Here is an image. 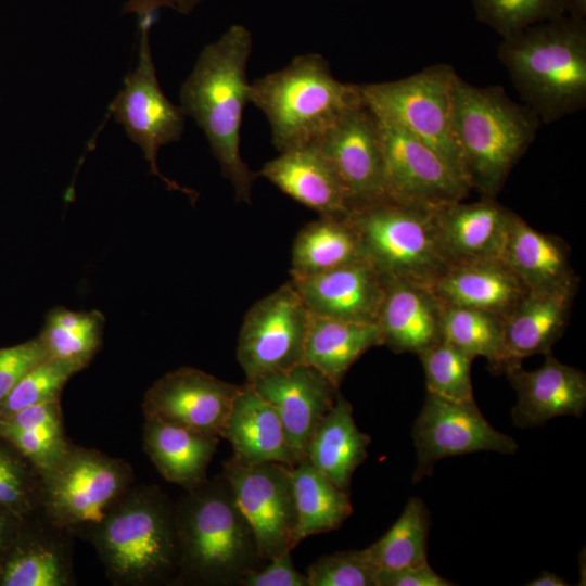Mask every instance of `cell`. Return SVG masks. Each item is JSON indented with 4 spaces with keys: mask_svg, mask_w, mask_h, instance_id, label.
Listing matches in <instances>:
<instances>
[{
    "mask_svg": "<svg viewBox=\"0 0 586 586\" xmlns=\"http://www.w3.org/2000/svg\"><path fill=\"white\" fill-rule=\"evenodd\" d=\"M430 524V513L423 500L409 498L392 527L367 548L378 571H394L428 563Z\"/></svg>",
    "mask_w": 586,
    "mask_h": 586,
    "instance_id": "35",
    "label": "cell"
},
{
    "mask_svg": "<svg viewBox=\"0 0 586 586\" xmlns=\"http://www.w3.org/2000/svg\"><path fill=\"white\" fill-rule=\"evenodd\" d=\"M310 315L377 322L384 277L366 259L305 277H291Z\"/></svg>",
    "mask_w": 586,
    "mask_h": 586,
    "instance_id": "19",
    "label": "cell"
},
{
    "mask_svg": "<svg viewBox=\"0 0 586 586\" xmlns=\"http://www.w3.org/2000/svg\"><path fill=\"white\" fill-rule=\"evenodd\" d=\"M431 289L442 305L480 309L504 318L527 292L501 259L450 266Z\"/></svg>",
    "mask_w": 586,
    "mask_h": 586,
    "instance_id": "27",
    "label": "cell"
},
{
    "mask_svg": "<svg viewBox=\"0 0 586 586\" xmlns=\"http://www.w3.org/2000/svg\"><path fill=\"white\" fill-rule=\"evenodd\" d=\"M314 145L335 171L351 211L386 200L379 127L364 103L345 113Z\"/></svg>",
    "mask_w": 586,
    "mask_h": 586,
    "instance_id": "15",
    "label": "cell"
},
{
    "mask_svg": "<svg viewBox=\"0 0 586 586\" xmlns=\"http://www.w3.org/2000/svg\"><path fill=\"white\" fill-rule=\"evenodd\" d=\"M221 474L250 523L264 561L296 546L297 514L292 468L280 462L244 463L230 457Z\"/></svg>",
    "mask_w": 586,
    "mask_h": 586,
    "instance_id": "10",
    "label": "cell"
},
{
    "mask_svg": "<svg viewBox=\"0 0 586 586\" xmlns=\"http://www.w3.org/2000/svg\"><path fill=\"white\" fill-rule=\"evenodd\" d=\"M0 428L10 429H64L60 398L24 407L0 419Z\"/></svg>",
    "mask_w": 586,
    "mask_h": 586,
    "instance_id": "44",
    "label": "cell"
},
{
    "mask_svg": "<svg viewBox=\"0 0 586 586\" xmlns=\"http://www.w3.org/2000/svg\"><path fill=\"white\" fill-rule=\"evenodd\" d=\"M263 570L245 574L239 582L242 586H308L306 574L298 572L292 562L291 552L270 561Z\"/></svg>",
    "mask_w": 586,
    "mask_h": 586,
    "instance_id": "43",
    "label": "cell"
},
{
    "mask_svg": "<svg viewBox=\"0 0 586 586\" xmlns=\"http://www.w3.org/2000/svg\"><path fill=\"white\" fill-rule=\"evenodd\" d=\"M241 386L196 368L181 367L164 374L146 391L143 416L220 437Z\"/></svg>",
    "mask_w": 586,
    "mask_h": 586,
    "instance_id": "16",
    "label": "cell"
},
{
    "mask_svg": "<svg viewBox=\"0 0 586 586\" xmlns=\"http://www.w3.org/2000/svg\"><path fill=\"white\" fill-rule=\"evenodd\" d=\"M378 123L385 199L426 208L462 201L470 188L431 148L393 122Z\"/></svg>",
    "mask_w": 586,
    "mask_h": 586,
    "instance_id": "13",
    "label": "cell"
},
{
    "mask_svg": "<svg viewBox=\"0 0 586 586\" xmlns=\"http://www.w3.org/2000/svg\"><path fill=\"white\" fill-rule=\"evenodd\" d=\"M448 579L440 576L425 563L419 566L404 568L378 573L377 586H450Z\"/></svg>",
    "mask_w": 586,
    "mask_h": 586,
    "instance_id": "45",
    "label": "cell"
},
{
    "mask_svg": "<svg viewBox=\"0 0 586 586\" xmlns=\"http://www.w3.org/2000/svg\"><path fill=\"white\" fill-rule=\"evenodd\" d=\"M49 358L40 339L0 348V403L30 369Z\"/></svg>",
    "mask_w": 586,
    "mask_h": 586,
    "instance_id": "42",
    "label": "cell"
},
{
    "mask_svg": "<svg viewBox=\"0 0 586 586\" xmlns=\"http://www.w3.org/2000/svg\"><path fill=\"white\" fill-rule=\"evenodd\" d=\"M279 190L319 215H347L345 191L328 160L314 144L280 152L258 171Z\"/></svg>",
    "mask_w": 586,
    "mask_h": 586,
    "instance_id": "23",
    "label": "cell"
},
{
    "mask_svg": "<svg viewBox=\"0 0 586 586\" xmlns=\"http://www.w3.org/2000/svg\"><path fill=\"white\" fill-rule=\"evenodd\" d=\"M437 239L448 266L500 259L512 212L483 196L434 208Z\"/></svg>",
    "mask_w": 586,
    "mask_h": 586,
    "instance_id": "20",
    "label": "cell"
},
{
    "mask_svg": "<svg viewBox=\"0 0 586 586\" xmlns=\"http://www.w3.org/2000/svg\"><path fill=\"white\" fill-rule=\"evenodd\" d=\"M105 318L99 310L74 311L54 307L38 335L49 358L61 359L84 370L102 345Z\"/></svg>",
    "mask_w": 586,
    "mask_h": 586,
    "instance_id": "33",
    "label": "cell"
},
{
    "mask_svg": "<svg viewBox=\"0 0 586 586\" xmlns=\"http://www.w3.org/2000/svg\"><path fill=\"white\" fill-rule=\"evenodd\" d=\"M79 371L67 361L47 358L22 377L0 403V419L24 407L60 398L67 381Z\"/></svg>",
    "mask_w": 586,
    "mask_h": 586,
    "instance_id": "39",
    "label": "cell"
},
{
    "mask_svg": "<svg viewBox=\"0 0 586 586\" xmlns=\"http://www.w3.org/2000/svg\"><path fill=\"white\" fill-rule=\"evenodd\" d=\"M480 22L502 38L565 15L560 0H471Z\"/></svg>",
    "mask_w": 586,
    "mask_h": 586,
    "instance_id": "38",
    "label": "cell"
},
{
    "mask_svg": "<svg viewBox=\"0 0 586 586\" xmlns=\"http://www.w3.org/2000/svg\"><path fill=\"white\" fill-rule=\"evenodd\" d=\"M297 545L308 536L337 530L352 514L348 492L337 487L306 458L292 468Z\"/></svg>",
    "mask_w": 586,
    "mask_h": 586,
    "instance_id": "32",
    "label": "cell"
},
{
    "mask_svg": "<svg viewBox=\"0 0 586 586\" xmlns=\"http://www.w3.org/2000/svg\"><path fill=\"white\" fill-rule=\"evenodd\" d=\"M370 442V436L357 428L351 403L339 393L309 442L306 459L348 492L353 473L367 459Z\"/></svg>",
    "mask_w": 586,
    "mask_h": 586,
    "instance_id": "29",
    "label": "cell"
},
{
    "mask_svg": "<svg viewBox=\"0 0 586 586\" xmlns=\"http://www.w3.org/2000/svg\"><path fill=\"white\" fill-rule=\"evenodd\" d=\"M42 475L12 444H0V507L25 520L41 514Z\"/></svg>",
    "mask_w": 586,
    "mask_h": 586,
    "instance_id": "37",
    "label": "cell"
},
{
    "mask_svg": "<svg viewBox=\"0 0 586 586\" xmlns=\"http://www.w3.org/2000/svg\"><path fill=\"white\" fill-rule=\"evenodd\" d=\"M382 345L377 322L310 315L302 364L314 367L340 387L354 362L370 348Z\"/></svg>",
    "mask_w": 586,
    "mask_h": 586,
    "instance_id": "30",
    "label": "cell"
},
{
    "mask_svg": "<svg viewBox=\"0 0 586 586\" xmlns=\"http://www.w3.org/2000/svg\"><path fill=\"white\" fill-rule=\"evenodd\" d=\"M412 438L417 451L415 484L431 475L443 458L475 451L514 454L518 449L512 437L484 418L474 399L456 402L428 392L413 423Z\"/></svg>",
    "mask_w": 586,
    "mask_h": 586,
    "instance_id": "14",
    "label": "cell"
},
{
    "mask_svg": "<svg viewBox=\"0 0 586 586\" xmlns=\"http://www.w3.org/2000/svg\"><path fill=\"white\" fill-rule=\"evenodd\" d=\"M500 259L527 291L578 285L566 242L558 235L534 229L513 212Z\"/></svg>",
    "mask_w": 586,
    "mask_h": 586,
    "instance_id": "24",
    "label": "cell"
},
{
    "mask_svg": "<svg viewBox=\"0 0 586 586\" xmlns=\"http://www.w3.org/2000/svg\"><path fill=\"white\" fill-rule=\"evenodd\" d=\"M249 383L276 409L297 463L339 395L323 373L306 364L264 374Z\"/></svg>",
    "mask_w": 586,
    "mask_h": 586,
    "instance_id": "17",
    "label": "cell"
},
{
    "mask_svg": "<svg viewBox=\"0 0 586 586\" xmlns=\"http://www.w3.org/2000/svg\"><path fill=\"white\" fill-rule=\"evenodd\" d=\"M434 208L382 200L352 209L364 257L383 277L432 286L449 268L440 247Z\"/></svg>",
    "mask_w": 586,
    "mask_h": 586,
    "instance_id": "7",
    "label": "cell"
},
{
    "mask_svg": "<svg viewBox=\"0 0 586 586\" xmlns=\"http://www.w3.org/2000/svg\"><path fill=\"white\" fill-rule=\"evenodd\" d=\"M202 0H128L124 11L133 13L139 22L144 18H152L153 14L162 9L168 8L181 14H190Z\"/></svg>",
    "mask_w": 586,
    "mask_h": 586,
    "instance_id": "46",
    "label": "cell"
},
{
    "mask_svg": "<svg viewBox=\"0 0 586 586\" xmlns=\"http://www.w3.org/2000/svg\"><path fill=\"white\" fill-rule=\"evenodd\" d=\"M219 436L158 419H144L145 454L167 481L191 489L207 479Z\"/></svg>",
    "mask_w": 586,
    "mask_h": 586,
    "instance_id": "28",
    "label": "cell"
},
{
    "mask_svg": "<svg viewBox=\"0 0 586 586\" xmlns=\"http://www.w3.org/2000/svg\"><path fill=\"white\" fill-rule=\"evenodd\" d=\"M175 509L179 564L173 584L239 585L258 569L254 532L221 473L188 489Z\"/></svg>",
    "mask_w": 586,
    "mask_h": 586,
    "instance_id": "2",
    "label": "cell"
},
{
    "mask_svg": "<svg viewBox=\"0 0 586 586\" xmlns=\"http://www.w3.org/2000/svg\"><path fill=\"white\" fill-rule=\"evenodd\" d=\"M418 356L428 393L456 402L474 399L471 382L473 356L443 339Z\"/></svg>",
    "mask_w": 586,
    "mask_h": 586,
    "instance_id": "36",
    "label": "cell"
},
{
    "mask_svg": "<svg viewBox=\"0 0 586 586\" xmlns=\"http://www.w3.org/2000/svg\"><path fill=\"white\" fill-rule=\"evenodd\" d=\"M456 77L453 66L436 64L402 79L359 88L364 104L374 116L418 138L468 186L453 127Z\"/></svg>",
    "mask_w": 586,
    "mask_h": 586,
    "instance_id": "9",
    "label": "cell"
},
{
    "mask_svg": "<svg viewBox=\"0 0 586 586\" xmlns=\"http://www.w3.org/2000/svg\"><path fill=\"white\" fill-rule=\"evenodd\" d=\"M537 114L500 86L476 87L457 75L453 127L470 189L495 198L534 141Z\"/></svg>",
    "mask_w": 586,
    "mask_h": 586,
    "instance_id": "5",
    "label": "cell"
},
{
    "mask_svg": "<svg viewBox=\"0 0 586 586\" xmlns=\"http://www.w3.org/2000/svg\"><path fill=\"white\" fill-rule=\"evenodd\" d=\"M0 437L12 444L41 474L54 467L72 445L64 429L0 428Z\"/></svg>",
    "mask_w": 586,
    "mask_h": 586,
    "instance_id": "41",
    "label": "cell"
},
{
    "mask_svg": "<svg viewBox=\"0 0 586 586\" xmlns=\"http://www.w3.org/2000/svg\"><path fill=\"white\" fill-rule=\"evenodd\" d=\"M116 586L174 583L179 564L175 504L156 485H131L88 537Z\"/></svg>",
    "mask_w": 586,
    "mask_h": 586,
    "instance_id": "4",
    "label": "cell"
},
{
    "mask_svg": "<svg viewBox=\"0 0 586 586\" xmlns=\"http://www.w3.org/2000/svg\"><path fill=\"white\" fill-rule=\"evenodd\" d=\"M443 305L428 285L384 277L377 324L395 353L421 352L442 340Z\"/></svg>",
    "mask_w": 586,
    "mask_h": 586,
    "instance_id": "21",
    "label": "cell"
},
{
    "mask_svg": "<svg viewBox=\"0 0 586 586\" xmlns=\"http://www.w3.org/2000/svg\"><path fill=\"white\" fill-rule=\"evenodd\" d=\"M251 51V31L241 24L231 25L203 49L180 90L181 110L203 129L235 200L247 204L258 177L240 155L243 110L251 102V84L246 80Z\"/></svg>",
    "mask_w": 586,
    "mask_h": 586,
    "instance_id": "1",
    "label": "cell"
},
{
    "mask_svg": "<svg viewBox=\"0 0 586 586\" xmlns=\"http://www.w3.org/2000/svg\"><path fill=\"white\" fill-rule=\"evenodd\" d=\"M564 13L569 16L579 20H585L586 16V0H560Z\"/></svg>",
    "mask_w": 586,
    "mask_h": 586,
    "instance_id": "48",
    "label": "cell"
},
{
    "mask_svg": "<svg viewBox=\"0 0 586 586\" xmlns=\"http://www.w3.org/2000/svg\"><path fill=\"white\" fill-rule=\"evenodd\" d=\"M15 518L21 519L8 509L0 507V553L9 546L12 530L11 521Z\"/></svg>",
    "mask_w": 586,
    "mask_h": 586,
    "instance_id": "47",
    "label": "cell"
},
{
    "mask_svg": "<svg viewBox=\"0 0 586 586\" xmlns=\"http://www.w3.org/2000/svg\"><path fill=\"white\" fill-rule=\"evenodd\" d=\"M576 289L525 293L505 318V369L526 357L551 353L568 326Z\"/></svg>",
    "mask_w": 586,
    "mask_h": 586,
    "instance_id": "22",
    "label": "cell"
},
{
    "mask_svg": "<svg viewBox=\"0 0 586 586\" xmlns=\"http://www.w3.org/2000/svg\"><path fill=\"white\" fill-rule=\"evenodd\" d=\"M41 475V514L72 537L84 539L135 481L133 470L125 460L73 443Z\"/></svg>",
    "mask_w": 586,
    "mask_h": 586,
    "instance_id": "8",
    "label": "cell"
},
{
    "mask_svg": "<svg viewBox=\"0 0 586 586\" xmlns=\"http://www.w3.org/2000/svg\"><path fill=\"white\" fill-rule=\"evenodd\" d=\"M251 102L268 119L279 152L315 144L345 113L364 103L359 85L334 78L327 60L314 53L256 79Z\"/></svg>",
    "mask_w": 586,
    "mask_h": 586,
    "instance_id": "6",
    "label": "cell"
},
{
    "mask_svg": "<svg viewBox=\"0 0 586 586\" xmlns=\"http://www.w3.org/2000/svg\"><path fill=\"white\" fill-rule=\"evenodd\" d=\"M538 369L527 371L521 364L505 369L517 392L511 418L517 428L539 426L560 416L581 418L586 408V375L562 364L551 353Z\"/></svg>",
    "mask_w": 586,
    "mask_h": 586,
    "instance_id": "18",
    "label": "cell"
},
{
    "mask_svg": "<svg viewBox=\"0 0 586 586\" xmlns=\"http://www.w3.org/2000/svg\"><path fill=\"white\" fill-rule=\"evenodd\" d=\"M69 534L42 514L25 539L12 545L0 565L2 586H69L75 584Z\"/></svg>",
    "mask_w": 586,
    "mask_h": 586,
    "instance_id": "26",
    "label": "cell"
},
{
    "mask_svg": "<svg viewBox=\"0 0 586 586\" xmlns=\"http://www.w3.org/2000/svg\"><path fill=\"white\" fill-rule=\"evenodd\" d=\"M498 58L523 104L550 124L586 106V22L550 18L502 38Z\"/></svg>",
    "mask_w": 586,
    "mask_h": 586,
    "instance_id": "3",
    "label": "cell"
},
{
    "mask_svg": "<svg viewBox=\"0 0 586 586\" xmlns=\"http://www.w3.org/2000/svg\"><path fill=\"white\" fill-rule=\"evenodd\" d=\"M365 259L359 237L347 215H320L296 234L291 277H305Z\"/></svg>",
    "mask_w": 586,
    "mask_h": 586,
    "instance_id": "31",
    "label": "cell"
},
{
    "mask_svg": "<svg viewBox=\"0 0 586 586\" xmlns=\"http://www.w3.org/2000/svg\"><path fill=\"white\" fill-rule=\"evenodd\" d=\"M220 437L230 443L232 456L241 462H280L291 468L297 464L276 409L246 382Z\"/></svg>",
    "mask_w": 586,
    "mask_h": 586,
    "instance_id": "25",
    "label": "cell"
},
{
    "mask_svg": "<svg viewBox=\"0 0 586 586\" xmlns=\"http://www.w3.org/2000/svg\"><path fill=\"white\" fill-rule=\"evenodd\" d=\"M378 573L366 548L323 556L309 565L306 576L308 586H377Z\"/></svg>",
    "mask_w": 586,
    "mask_h": 586,
    "instance_id": "40",
    "label": "cell"
},
{
    "mask_svg": "<svg viewBox=\"0 0 586 586\" xmlns=\"http://www.w3.org/2000/svg\"><path fill=\"white\" fill-rule=\"evenodd\" d=\"M505 318L480 309L443 305L442 339L469 355L484 357L491 370L504 372Z\"/></svg>",
    "mask_w": 586,
    "mask_h": 586,
    "instance_id": "34",
    "label": "cell"
},
{
    "mask_svg": "<svg viewBox=\"0 0 586 586\" xmlns=\"http://www.w3.org/2000/svg\"><path fill=\"white\" fill-rule=\"evenodd\" d=\"M310 313L290 281L244 316L237 358L246 382L302 364Z\"/></svg>",
    "mask_w": 586,
    "mask_h": 586,
    "instance_id": "11",
    "label": "cell"
},
{
    "mask_svg": "<svg viewBox=\"0 0 586 586\" xmlns=\"http://www.w3.org/2000/svg\"><path fill=\"white\" fill-rule=\"evenodd\" d=\"M151 23L150 18L139 22V63L135 72L126 77L124 88L111 105V112L131 140L142 149L152 174L161 178L169 190H178L189 196L196 195L194 191L181 188L163 176L156 166L158 149L180 140L184 129V113L160 88L149 44Z\"/></svg>",
    "mask_w": 586,
    "mask_h": 586,
    "instance_id": "12",
    "label": "cell"
},
{
    "mask_svg": "<svg viewBox=\"0 0 586 586\" xmlns=\"http://www.w3.org/2000/svg\"><path fill=\"white\" fill-rule=\"evenodd\" d=\"M530 586H566L563 578L551 572H543L538 577L527 583Z\"/></svg>",
    "mask_w": 586,
    "mask_h": 586,
    "instance_id": "49",
    "label": "cell"
}]
</instances>
